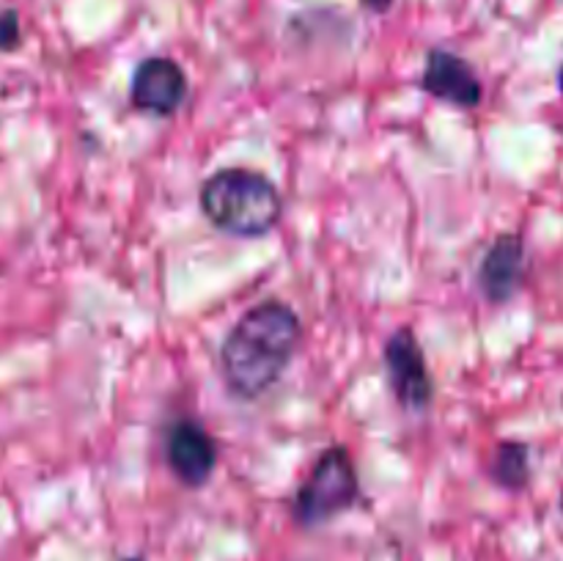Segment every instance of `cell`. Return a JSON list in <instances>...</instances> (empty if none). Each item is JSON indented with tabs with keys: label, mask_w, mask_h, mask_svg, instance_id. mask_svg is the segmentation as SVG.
I'll return each instance as SVG.
<instances>
[{
	"label": "cell",
	"mask_w": 563,
	"mask_h": 561,
	"mask_svg": "<svg viewBox=\"0 0 563 561\" xmlns=\"http://www.w3.org/2000/svg\"><path fill=\"white\" fill-rule=\"evenodd\" d=\"M302 339V322L291 306L267 300L240 317L220 346V374L236 399L267 394L289 366Z\"/></svg>",
	"instance_id": "obj_1"
},
{
	"label": "cell",
	"mask_w": 563,
	"mask_h": 561,
	"mask_svg": "<svg viewBox=\"0 0 563 561\" xmlns=\"http://www.w3.org/2000/svg\"><path fill=\"white\" fill-rule=\"evenodd\" d=\"M201 209L214 229L253 240L278 226L284 204L278 187L258 170L223 168L203 182Z\"/></svg>",
	"instance_id": "obj_2"
},
{
	"label": "cell",
	"mask_w": 563,
	"mask_h": 561,
	"mask_svg": "<svg viewBox=\"0 0 563 561\" xmlns=\"http://www.w3.org/2000/svg\"><path fill=\"white\" fill-rule=\"evenodd\" d=\"M357 471L350 451L333 446L322 451L317 465L311 468L308 479L295 495V520L300 526H322L335 515L350 509L357 498Z\"/></svg>",
	"instance_id": "obj_3"
},
{
	"label": "cell",
	"mask_w": 563,
	"mask_h": 561,
	"mask_svg": "<svg viewBox=\"0 0 563 561\" xmlns=\"http://www.w3.org/2000/svg\"><path fill=\"white\" fill-rule=\"evenodd\" d=\"M385 369H388L390 388H394L396 402L405 410H427L432 405L434 385L429 377L427 358H423L421 344L410 328L396 330L385 344Z\"/></svg>",
	"instance_id": "obj_4"
},
{
	"label": "cell",
	"mask_w": 563,
	"mask_h": 561,
	"mask_svg": "<svg viewBox=\"0 0 563 561\" xmlns=\"http://www.w3.org/2000/svg\"><path fill=\"white\" fill-rule=\"evenodd\" d=\"M165 460L185 487H201L218 465V449L201 424L179 418L165 435Z\"/></svg>",
	"instance_id": "obj_5"
},
{
	"label": "cell",
	"mask_w": 563,
	"mask_h": 561,
	"mask_svg": "<svg viewBox=\"0 0 563 561\" xmlns=\"http://www.w3.org/2000/svg\"><path fill=\"white\" fill-rule=\"evenodd\" d=\"M187 97V77L176 61L154 55L137 64L130 82V99L137 110L154 116H170Z\"/></svg>",
	"instance_id": "obj_6"
},
{
	"label": "cell",
	"mask_w": 563,
	"mask_h": 561,
	"mask_svg": "<svg viewBox=\"0 0 563 561\" xmlns=\"http://www.w3.org/2000/svg\"><path fill=\"white\" fill-rule=\"evenodd\" d=\"M421 88L429 97L440 102L456 105V108H476L482 102V80L473 66L449 50H432L423 69Z\"/></svg>",
	"instance_id": "obj_7"
},
{
	"label": "cell",
	"mask_w": 563,
	"mask_h": 561,
	"mask_svg": "<svg viewBox=\"0 0 563 561\" xmlns=\"http://www.w3.org/2000/svg\"><path fill=\"white\" fill-rule=\"evenodd\" d=\"M526 275V245L517 234H500L484 253L478 267V286L489 302H506Z\"/></svg>",
	"instance_id": "obj_8"
},
{
	"label": "cell",
	"mask_w": 563,
	"mask_h": 561,
	"mask_svg": "<svg viewBox=\"0 0 563 561\" xmlns=\"http://www.w3.org/2000/svg\"><path fill=\"white\" fill-rule=\"evenodd\" d=\"M489 473L495 482L506 490H522L531 476V462H528V446L506 440L495 449L493 462H489Z\"/></svg>",
	"instance_id": "obj_9"
},
{
	"label": "cell",
	"mask_w": 563,
	"mask_h": 561,
	"mask_svg": "<svg viewBox=\"0 0 563 561\" xmlns=\"http://www.w3.org/2000/svg\"><path fill=\"white\" fill-rule=\"evenodd\" d=\"M20 14L14 9H0V53H11V50L20 47Z\"/></svg>",
	"instance_id": "obj_10"
},
{
	"label": "cell",
	"mask_w": 563,
	"mask_h": 561,
	"mask_svg": "<svg viewBox=\"0 0 563 561\" xmlns=\"http://www.w3.org/2000/svg\"><path fill=\"white\" fill-rule=\"evenodd\" d=\"M361 3L366 6L368 11H374V14H385V11H390L394 0H361Z\"/></svg>",
	"instance_id": "obj_11"
},
{
	"label": "cell",
	"mask_w": 563,
	"mask_h": 561,
	"mask_svg": "<svg viewBox=\"0 0 563 561\" xmlns=\"http://www.w3.org/2000/svg\"><path fill=\"white\" fill-rule=\"evenodd\" d=\"M559 86H561V94H563V66H561V75H559Z\"/></svg>",
	"instance_id": "obj_12"
},
{
	"label": "cell",
	"mask_w": 563,
	"mask_h": 561,
	"mask_svg": "<svg viewBox=\"0 0 563 561\" xmlns=\"http://www.w3.org/2000/svg\"><path fill=\"white\" fill-rule=\"evenodd\" d=\"M561 512H563V493H561Z\"/></svg>",
	"instance_id": "obj_13"
},
{
	"label": "cell",
	"mask_w": 563,
	"mask_h": 561,
	"mask_svg": "<svg viewBox=\"0 0 563 561\" xmlns=\"http://www.w3.org/2000/svg\"><path fill=\"white\" fill-rule=\"evenodd\" d=\"M130 561H141V559H130Z\"/></svg>",
	"instance_id": "obj_14"
}]
</instances>
